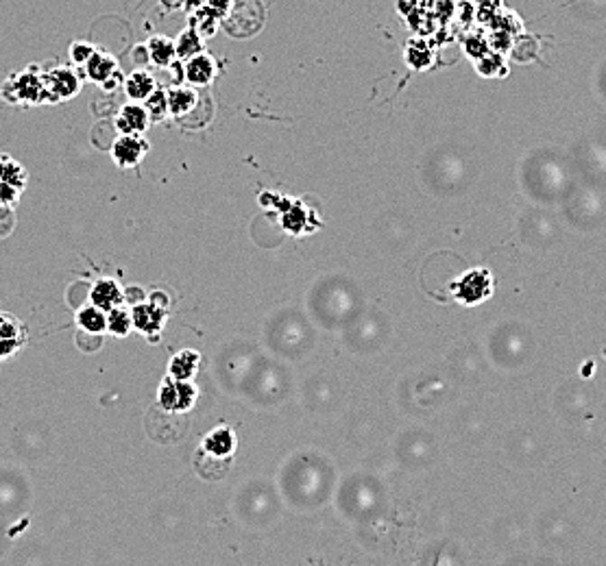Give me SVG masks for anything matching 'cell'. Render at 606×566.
<instances>
[{"instance_id":"obj_14","label":"cell","mask_w":606,"mask_h":566,"mask_svg":"<svg viewBox=\"0 0 606 566\" xmlns=\"http://www.w3.org/2000/svg\"><path fill=\"white\" fill-rule=\"evenodd\" d=\"M89 301H92L97 308L109 311L123 303V292H120V285L112 282V279H98V282L94 283L92 292H89Z\"/></svg>"},{"instance_id":"obj_8","label":"cell","mask_w":606,"mask_h":566,"mask_svg":"<svg viewBox=\"0 0 606 566\" xmlns=\"http://www.w3.org/2000/svg\"><path fill=\"white\" fill-rule=\"evenodd\" d=\"M151 125V114L145 105H140L138 100H131L120 107L118 118H116V126L120 129V134H142V131L149 129Z\"/></svg>"},{"instance_id":"obj_5","label":"cell","mask_w":606,"mask_h":566,"mask_svg":"<svg viewBox=\"0 0 606 566\" xmlns=\"http://www.w3.org/2000/svg\"><path fill=\"white\" fill-rule=\"evenodd\" d=\"M26 345V329L15 316L0 311V359L12 357Z\"/></svg>"},{"instance_id":"obj_7","label":"cell","mask_w":606,"mask_h":566,"mask_svg":"<svg viewBox=\"0 0 606 566\" xmlns=\"http://www.w3.org/2000/svg\"><path fill=\"white\" fill-rule=\"evenodd\" d=\"M183 77H186V81L194 88L210 86L216 77L214 57L208 55L205 51L199 52V55L190 57V60H186V63H183Z\"/></svg>"},{"instance_id":"obj_15","label":"cell","mask_w":606,"mask_h":566,"mask_svg":"<svg viewBox=\"0 0 606 566\" xmlns=\"http://www.w3.org/2000/svg\"><path fill=\"white\" fill-rule=\"evenodd\" d=\"M155 88H157L155 77H153L149 70H134L129 77H125L126 97L131 100H138V103H145Z\"/></svg>"},{"instance_id":"obj_11","label":"cell","mask_w":606,"mask_h":566,"mask_svg":"<svg viewBox=\"0 0 606 566\" xmlns=\"http://www.w3.org/2000/svg\"><path fill=\"white\" fill-rule=\"evenodd\" d=\"M149 61L157 68H171L177 61V49L175 40L166 35H153L145 44Z\"/></svg>"},{"instance_id":"obj_27","label":"cell","mask_w":606,"mask_h":566,"mask_svg":"<svg viewBox=\"0 0 606 566\" xmlns=\"http://www.w3.org/2000/svg\"><path fill=\"white\" fill-rule=\"evenodd\" d=\"M208 3V0H186V3H183V9H186V12L192 14L194 9H199V7H203V5Z\"/></svg>"},{"instance_id":"obj_23","label":"cell","mask_w":606,"mask_h":566,"mask_svg":"<svg viewBox=\"0 0 606 566\" xmlns=\"http://www.w3.org/2000/svg\"><path fill=\"white\" fill-rule=\"evenodd\" d=\"M406 61H408L413 68H417V70L428 68L432 61V51L424 44V42H413V44H408V49H406Z\"/></svg>"},{"instance_id":"obj_17","label":"cell","mask_w":606,"mask_h":566,"mask_svg":"<svg viewBox=\"0 0 606 566\" xmlns=\"http://www.w3.org/2000/svg\"><path fill=\"white\" fill-rule=\"evenodd\" d=\"M197 105V92L192 88H171L168 89V111L175 118H182V116H188L190 111L194 109Z\"/></svg>"},{"instance_id":"obj_26","label":"cell","mask_w":606,"mask_h":566,"mask_svg":"<svg viewBox=\"0 0 606 566\" xmlns=\"http://www.w3.org/2000/svg\"><path fill=\"white\" fill-rule=\"evenodd\" d=\"M120 79H123V74H120V70H116V72L112 74V77H109L107 81L103 83V88H105V89H114V88L120 83Z\"/></svg>"},{"instance_id":"obj_16","label":"cell","mask_w":606,"mask_h":566,"mask_svg":"<svg viewBox=\"0 0 606 566\" xmlns=\"http://www.w3.org/2000/svg\"><path fill=\"white\" fill-rule=\"evenodd\" d=\"M205 37L194 29L192 24H188V29H183L182 33L175 37V49H177V60L186 61L190 57L199 55V52L205 51L203 44Z\"/></svg>"},{"instance_id":"obj_6","label":"cell","mask_w":606,"mask_h":566,"mask_svg":"<svg viewBox=\"0 0 606 566\" xmlns=\"http://www.w3.org/2000/svg\"><path fill=\"white\" fill-rule=\"evenodd\" d=\"M146 151H149V142L140 137V134H123L114 142L112 157L120 168H131L145 157Z\"/></svg>"},{"instance_id":"obj_9","label":"cell","mask_w":606,"mask_h":566,"mask_svg":"<svg viewBox=\"0 0 606 566\" xmlns=\"http://www.w3.org/2000/svg\"><path fill=\"white\" fill-rule=\"evenodd\" d=\"M131 319H134V327L146 336H157L162 327H164L166 311L155 303H138L131 310Z\"/></svg>"},{"instance_id":"obj_18","label":"cell","mask_w":606,"mask_h":566,"mask_svg":"<svg viewBox=\"0 0 606 566\" xmlns=\"http://www.w3.org/2000/svg\"><path fill=\"white\" fill-rule=\"evenodd\" d=\"M199 362H201V356H199L197 351H179L175 357L171 359V367H168V373H171V377L175 379H192L194 370H197Z\"/></svg>"},{"instance_id":"obj_21","label":"cell","mask_w":606,"mask_h":566,"mask_svg":"<svg viewBox=\"0 0 606 566\" xmlns=\"http://www.w3.org/2000/svg\"><path fill=\"white\" fill-rule=\"evenodd\" d=\"M107 329L114 336H126V333L134 329V319H131V314L126 310L112 308L107 311Z\"/></svg>"},{"instance_id":"obj_22","label":"cell","mask_w":606,"mask_h":566,"mask_svg":"<svg viewBox=\"0 0 606 566\" xmlns=\"http://www.w3.org/2000/svg\"><path fill=\"white\" fill-rule=\"evenodd\" d=\"M145 107L149 109L151 120L166 118V116L171 114V111H168V89H162V88L153 89L151 97L145 100Z\"/></svg>"},{"instance_id":"obj_10","label":"cell","mask_w":606,"mask_h":566,"mask_svg":"<svg viewBox=\"0 0 606 566\" xmlns=\"http://www.w3.org/2000/svg\"><path fill=\"white\" fill-rule=\"evenodd\" d=\"M116 70H118V61H116V57L105 51H98V49L94 51L92 57H89V60L81 66L83 77L94 83H101V86L107 81L109 77H112Z\"/></svg>"},{"instance_id":"obj_19","label":"cell","mask_w":606,"mask_h":566,"mask_svg":"<svg viewBox=\"0 0 606 566\" xmlns=\"http://www.w3.org/2000/svg\"><path fill=\"white\" fill-rule=\"evenodd\" d=\"M77 325L88 333H103L107 329V311L97 305H86L77 311Z\"/></svg>"},{"instance_id":"obj_25","label":"cell","mask_w":606,"mask_h":566,"mask_svg":"<svg viewBox=\"0 0 606 566\" xmlns=\"http://www.w3.org/2000/svg\"><path fill=\"white\" fill-rule=\"evenodd\" d=\"M231 5H234V0H208V3H205V7H208L210 12H212L216 18L220 20V23H223V20L228 18L229 12H231Z\"/></svg>"},{"instance_id":"obj_20","label":"cell","mask_w":606,"mask_h":566,"mask_svg":"<svg viewBox=\"0 0 606 566\" xmlns=\"http://www.w3.org/2000/svg\"><path fill=\"white\" fill-rule=\"evenodd\" d=\"M190 24H192L203 37H212L216 31H219V26H223V23H220V20L216 18V15L210 12L205 5L203 7L194 9L192 18H190Z\"/></svg>"},{"instance_id":"obj_13","label":"cell","mask_w":606,"mask_h":566,"mask_svg":"<svg viewBox=\"0 0 606 566\" xmlns=\"http://www.w3.org/2000/svg\"><path fill=\"white\" fill-rule=\"evenodd\" d=\"M236 451V436L229 427H219V430L210 431L203 441V453L212 458L228 459L231 453Z\"/></svg>"},{"instance_id":"obj_3","label":"cell","mask_w":606,"mask_h":566,"mask_svg":"<svg viewBox=\"0 0 606 566\" xmlns=\"http://www.w3.org/2000/svg\"><path fill=\"white\" fill-rule=\"evenodd\" d=\"M44 74V86H46V94H49V100H68L72 98L75 94L81 89V77L72 70V68L66 66H57L51 68L49 72Z\"/></svg>"},{"instance_id":"obj_4","label":"cell","mask_w":606,"mask_h":566,"mask_svg":"<svg viewBox=\"0 0 606 566\" xmlns=\"http://www.w3.org/2000/svg\"><path fill=\"white\" fill-rule=\"evenodd\" d=\"M9 86H12L14 97L18 100H24V103H42V100H49V94H46L44 86V74H42L40 68L35 66L26 68L24 72L12 77Z\"/></svg>"},{"instance_id":"obj_2","label":"cell","mask_w":606,"mask_h":566,"mask_svg":"<svg viewBox=\"0 0 606 566\" xmlns=\"http://www.w3.org/2000/svg\"><path fill=\"white\" fill-rule=\"evenodd\" d=\"M197 401V388L188 382V379H175L168 377L164 384L160 385V405L166 412H188Z\"/></svg>"},{"instance_id":"obj_1","label":"cell","mask_w":606,"mask_h":566,"mask_svg":"<svg viewBox=\"0 0 606 566\" xmlns=\"http://www.w3.org/2000/svg\"><path fill=\"white\" fill-rule=\"evenodd\" d=\"M452 292H454L456 301H461L462 305L482 303V301L489 299L493 292V279L489 271L476 268V271L467 273L465 277L452 283Z\"/></svg>"},{"instance_id":"obj_24","label":"cell","mask_w":606,"mask_h":566,"mask_svg":"<svg viewBox=\"0 0 606 566\" xmlns=\"http://www.w3.org/2000/svg\"><path fill=\"white\" fill-rule=\"evenodd\" d=\"M94 51H97V46H92L89 42H72L68 55H70V61L75 63L77 68H81L83 63H86L89 57H92Z\"/></svg>"},{"instance_id":"obj_28","label":"cell","mask_w":606,"mask_h":566,"mask_svg":"<svg viewBox=\"0 0 606 566\" xmlns=\"http://www.w3.org/2000/svg\"><path fill=\"white\" fill-rule=\"evenodd\" d=\"M162 3H164V7H168V9H179V7H183V3H186V0H162Z\"/></svg>"},{"instance_id":"obj_12","label":"cell","mask_w":606,"mask_h":566,"mask_svg":"<svg viewBox=\"0 0 606 566\" xmlns=\"http://www.w3.org/2000/svg\"><path fill=\"white\" fill-rule=\"evenodd\" d=\"M24 185V172L18 163L9 160H0V203L14 200Z\"/></svg>"}]
</instances>
